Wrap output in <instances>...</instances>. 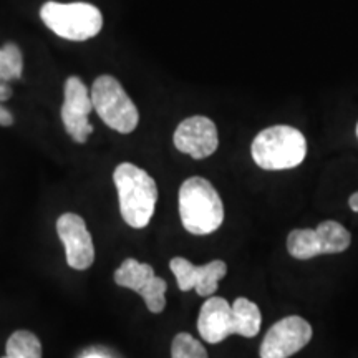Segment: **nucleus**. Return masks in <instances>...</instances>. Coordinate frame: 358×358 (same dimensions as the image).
<instances>
[{"label": "nucleus", "mask_w": 358, "mask_h": 358, "mask_svg": "<svg viewBox=\"0 0 358 358\" xmlns=\"http://www.w3.org/2000/svg\"><path fill=\"white\" fill-rule=\"evenodd\" d=\"M169 268L176 277L178 287L182 292L194 289L201 297H211L216 294L219 282L227 274V264L224 261H213L206 266H194L185 257H173Z\"/></svg>", "instance_id": "obj_8"}, {"label": "nucleus", "mask_w": 358, "mask_h": 358, "mask_svg": "<svg viewBox=\"0 0 358 358\" xmlns=\"http://www.w3.org/2000/svg\"><path fill=\"white\" fill-rule=\"evenodd\" d=\"M24 70V58L15 43H6L0 48V80H19Z\"/></svg>", "instance_id": "obj_17"}, {"label": "nucleus", "mask_w": 358, "mask_h": 358, "mask_svg": "<svg viewBox=\"0 0 358 358\" xmlns=\"http://www.w3.org/2000/svg\"><path fill=\"white\" fill-rule=\"evenodd\" d=\"M348 206H350V209L353 213H358V191L353 192L350 196V199H348Z\"/></svg>", "instance_id": "obj_23"}, {"label": "nucleus", "mask_w": 358, "mask_h": 358, "mask_svg": "<svg viewBox=\"0 0 358 358\" xmlns=\"http://www.w3.org/2000/svg\"><path fill=\"white\" fill-rule=\"evenodd\" d=\"M12 123H13L12 113L0 105V127H10Z\"/></svg>", "instance_id": "obj_21"}, {"label": "nucleus", "mask_w": 358, "mask_h": 358, "mask_svg": "<svg viewBox=\"0 0 358 358\" xmlns=\"http://www.w3.org/2000/svg\"><path fill=\"white\" fill-rule=\"evenodd\" d=\"M199 335L208 343H221L234 335L232 306L222 297H208L198 317Z\"/></svg>", "instance_id": "obj_10"}, {"label": "nucleus", "mask_w": 358, "mask_h": 358, "mask_svg": "<svg viewBox=\"0 0 358 358\" xmlns=\"http://www.w3.org/2000/svg\"><path fill=\"white\" fill-rule=\"evenodd\" d=\"M92 101L101 122L115 131L128 134L138 127L140 113L136 105L115 77L101 75L95 80L92 87Z\"/></svg>", "instance_id": "obj_5"}, {"label": "nucleus", "mask_w": 358, "mask_h": 358, "mask_svg": "<svg viewBox=\"0 0 358 358\" xmlns=\"http://www.w3.org/2000/svg\"><path fill=\"white\" fill-rule=\"evenodd\" d=\"M232 319H234V334L241 337L252 338L261 330V308L245 297H237L232 303Z\"/></svg>", "instance_id": "obj_11"}, {"label": "nucleus", "mask_w": 358, "mask_h": 358, "mask_svg": "<svg viewBox=\"0 0 358 358\" xmlns=\"http://www.w3.org/2000/svg\"><path fill=\"white\" fill-rule=\"evenodd\" d=\"M166 280L155 275L153 279L150 280V284L140 292L143 301L146 303L148 310L151 313H161L164 310V307H166Z\"/></svg>", "instance_id": "obj_19"}, {"label": "nucleus", "mask_w": 358, "mask_h": 358, "mask_svg": "<svg viewBox=\"0 0 358 358\" xmlns=\"http://www.w3.org/2000/svg\"><path fill=\"white\" fill-rule=\"evenodd\" d=\"M57 234L65 245L66 264L75 271H87L95 262V245L83 217L65 213L57 219Z\"/></svg>", "instance_id": "obj_7"}, {"label": "nucleus", "mask_w": 358, "mask_h": 358, "mask_svg": "<svg viewBox=\"0 0 358 358\" xmlns=\"http://www.w3.org/2000/svg\"><path fill=\"white\" fill-rule=\"evenodd\" d=\"M254 163L267 171L297 168L307 156V140L297 128L287 124L262 129L250 146Z\"/></svg>", "instance_id": "obj_3"}, {"label": "nucleus", "mask_w": 358, "mask_h": 358, "mask_svg": "<svg viewBox=\"0 0 358 358\" xmlns=\"http://www.w3.org/2000/svg\"><path fill=\"white\" fill-rule=\"evenodd\" d=\"M113 181L118 191L123 221L133 229L146 227L153 217L158 201V186L155 179L133 163H122L115 169Z\"/></svg>", "instance_id": "obj_1"}, {"label": "nucleus", "mask_w": 358, "mask_h": 358, "mask_svg": "<svg viewBox=\"0 0 358 358\" xmlns=\"http://www.w3.org/2000/svg\"><path fill=\"white\" fill-rule=\"evenodd\" d=\"M322 254H338L350 248L352 234L337 221H324L317 226Z\"/></svg>", "instance_id": "obj_13"}, {"label": "nucleus", "mask_w": 358, "mask_h": 358, "mask_svg": "<svg viewBox=\"0 0 358 358\" xmlns=\"http://www.w3.org/2000/svg\"><path fill=\"white\" fill-rule=\"evenodd\" d=\"M62 108L73 111V113L88 116L93 110L92 93H88V88L78 77H70L65 82L64 93V105Z\"/></svg>", "instance_id": "obj_15"}, {"label": "nucleus", "mask_w": 358, "mask_h": 358, "mask_svg": "<svg viewBox=\"0 0 358 358\" xmlns=\"http://www.w3.org/2000/svg\"><path fill=\"white\" fill-rule=\"evenodd\" d=\"M12 96V88L6 80H0V103L7 101Z\"/></svg>", "instance_id": "obj_22"}, {"label": "nucleus", "mask_w": 358, "mask_h": 358, "mask_svg": "<svg viewBox=\"0 0 358 358\" xmlns=\"http://www.w3.org/2000/svg\"><path fill=\"white\" fill-rule=\"evenodd\" d=\"M87 358H101V357H96V355H92V357H87Z\"/></svg>", "instance_id": "obj_24"}, {"label": "nucleus", "mask_w": 358, "mask_h": 358, "mask_svg": "<svg viewBox=\"0 0 358 358\" xmlns=\"http://www.w3.org/2000/svg\"><path fill=\"white\" fill-rule=\"evenodd\" d=\"M171 358H209L199 340L189 334H178L171 343Z\"/></svg>", "instance_id": "obj_20"}, {"label": "nucleus", "mask_w": 358, "mask_h": 358, "mask_svg": "<svg viewBox=\"0 0 358 358\" xmlns=\"http://www.w3.org/2000/svg\"><path fill=\"white\" fill-rule=\"evenodd\" d=\"M287 250L294 259L308 261L322 256L319 236L315 229H294L287 237Z\"/></svg>", "instance_id": "obj_14"}, {"label": "nucleus", "mask_w": 358, "mask_h": 358, "mask_svg": "<svg viewBox=\"0 0 358 358\" xmlns=\"http://www.w3.org/2000/svg\"><path fill=\"white\" fill-rule=\"evenodd\" d=\"M174 146L194 159H204L216 153L219 146L217 128L206 116H191L178 124L173 136Z\"/></svg>", "instance_id": "obj_9"}, {"label": "nucleus", "mask_w": 358, "mask_h": 358, "mask_svg": "<svg viewBox=\"0 0 358 358\" xmlns=\"http://www.w3.org/2000/svg\"><path fill=\"white\" fill-rule=\"evenodd\" d=\"M178 206L181 222L194 236L216 232L224 222V204L208 179L192 176L179 187Z\"/></svg>", "instance_id": "obj_2"}, {"label": "nucleus", "mask_w": 358, "mask_h": 358, "mask_svg": "<svg viewBox=\"0 0 358 358\" xmlns=\"http://www.w3.org/2000/svg\"><path fill=\"white\" fill-rule=\"evenodd\" d=\"M357 138H358V124H357Z\"/></svg>", "instance_id": "obj_25"}, {"label": "nucleus", "mask_w": 358, "mask_h": 358, "mask_svg": "<svg viewBox=\"0 0 358 358\" xmlns=\"http://www.w3.org/2000/svg\"><path fill=\"white\" fill-rule=\"evenodd\" d=\"M6 352L2 358H42V343L29 330H17L8 337Z\"/></svg>", "instance_id": "obj_16"}, {"label": "nucleus", "mask_w": 358, "mask_h": 358, "mask_svg": "<svg viewBox=\"0 0 358 358\" xmlns=\"http://www.w3.org/2000/svg\"><path fill=\"white\" fill-rule=\"evenodd\" d=\"M155 277V268L150 264L140 262L136 259L128 257L124 259L122 266L115 272V284L120 287L131 289L140 294L143 289L150 284V280Z\"/></svg>", "instance_id": "obj_12"}, {"label": "nucleus", "mask_w": 358, "mask_h": 358, "mask_svg": "<svg viewBox=\"0 0 358 358\" xmlns=\"http://www.w3.org/2000/svg\"><path fill=\"white\" fill-rule=\"evenodd\" d=\"M60 115L66 133L71 136V140L75 143H87L88 136L93 133V127L88 122V116L73 113V111H69L65 108H62Z\"/></svg>", "instance_id": "obj_18"}, {"label": "nucleus", "mask_w": 358, "mask_h": 358, "mask_svg": "<svg viewBox=\"0 0 358 358\" xmlns=\"http://www.w3.org/2000/svg\"><path fill=\"white\" fill-rule=\"evenodd\" d=\"M40 17L58 37L73 42L93 38L103 27L101 12L87 2H47L40 10Z\"/></svg>", "instance_id": "obj_4"}, {"label": "nucleus", "mask_w": 358, "mask_h": 358, "mask_svg": "<svg viewBox=\"0 0 358 358\" xmlns=\"http://www.w3.org/2000/svg\"><path fill=\"white\" fill-rule=\"evenodd\" d=\"M313 330L306 319L297 315L285 317L268 329L262 340L261 358H289L301 352L312 340Z\"/></svg>", "instance_id": "obj_6"}]
</instances>
